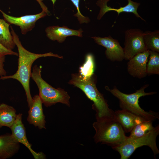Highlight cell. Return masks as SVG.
I'll list each match as a JSON object with an SVG mask.
<instances>
[{
  "mask_svg": "<svg viewBox=\"0 0 159 159\" xmlns=\"http://www.w3.org/2000/svg\"><path fill=\"white\" fill-rule=\"evenodd\" d=\"M11 33L13 41L16 46L19 58L18 67L14 74L1 77L0 80H5L9 79H15L21 84L26 95L27 101L29 108L32 106L33 99L31 94L30 89V79L31 77V68L33 62L37 59L41 57H53L63 58V57L51 52L44 54H38L32 52L25 48L22 45L19 36L11 26Z\"/></svg>",
  "mask_w": 159,
  "mask_h": 159,
  "instance_id": "6da1fadb",
  "label": "cell"
},
{
  "mask_svg": "<svg viewBox=\"0 0 159 159\" xmlns=\"http://www.w3.org/2000/svg\"><path fill=\"white\" fill-rule=\"evenodd\" d=\"M92 76L85 78L80 74H72L68 83L80 89L93 102L92 108L96 112V120L114 117V111L109 108L103 95L98 90Z\"/></svg>",
  "mask_w": 159,
  "mask_h": 159,
  "instance_id": "7a4b0ae2",
  "label": "cell"
},
{
  "mask_svg": "<svg viewBox=\"0 0 159 159\" xmlns=\"http://www.w3.org/2000/svg\"><path fill=\"white\" fill-rule=\"evenodd\" d=\"M92 126L95 131L93 139L96 143H101L112 148L121 144L128 137L114 117L96 120Z\"/></svg>",
  "mask_w": 159,
  "mask_h": 159,
  "instance_id": "3957f363",
  "label": "cell"
},
{
  "mask_svg": "<svg viewBox=\"0 0 159 159\" xmlns=\"http://www.w3.org/2000/svg\"><path fill=\"white\" fill-rule=\"evenodd\" d=\"M148 86V84L145 85L135 92L129 94L121 92L115 86L112 89L107 86H105V88L119 99L120 107L121 109L129 111L146 120L153 121L159 119L158 113L152 111H145L139 104V99L141 97L156 93L155 92H145V89Z\"/></svg>",
  "mask_w": 159,
  "mask_h": 159,
  "instance_id": "277c9868",
  "label": "cell"
},
{
  "mask_svg": "<svg viewBox=\"0 0 159 159\" xmlns=\"http://www.w3.org/2000/svg\"><path fill=\"white\" fill-rule=\"evenodd\" d=\"M42 69L41 66H34L31 77L38 87L42 103L47 107L59 102L70 106V97L67 92L61 88H55L45 81L42 77Z\"/></svg>",
  "mask_w": 159,
  "mask_h": 159,
  "instance_id": "5b68a950",
  "label": "cell"
},
{
  "mask_svg": "<svg viewBox=\"0 0 159 159\" xmlns=\"http://www.w3.org/2000/svg\"><path fill=\"white\" fill-rule=\"evenodd\" d=\"M159 134V125H158L142 136L135 138L128 136L121 144L112 148L119 153L120 159H127L136 149L147 146L152 150L155 158L156 155L159 153L156 143V138Z\"/></svg>",
  "mask_w": 159,
  "mask_h": 159,
  "instance_id": "8992f818",
  "label": "cell"
},
{
  "mask_svg": "<svg viewBox=\"0 0 159 159\" xmlns=\"http://www.w3.org/2000/svg\"><path fill=\"white\" fill-rule=\"evenodd\" d=\"M143 32L137 28L128 29L125 31L123 48L126 60H128L137 54L148 50L143 39Z\"/></svg>",
  "mask_w": 159,
  "mask_h": 159,
  "instance_id": "52a82bcc",
  "label": "cell"
},
{
  "mask_svg": "<svg viewBox=\"0 0 159 159\" xmlns=\"http://www.w3.org/2000/svg\"><path fill=\"white\" fill-rule=\"evenodd\" d=\"M0 11L4 19L9 25L14 24L19 26L21 34L23 35L26 34L34 28L35 23L38 20L48 14L46 12L42 10L40 13L35 14L16 17L6 14L0 9Z\"/></svg>",
  "mask_w": 159,
  "mask_h": 159,
  "instance_id": "ba28073f",
  "label": "cell"
},
{
  "mask_svg": "<svg viewBox=\"0 0 159 159\" xmlns=\"http://www.w3.org/2000/svg\"><path fill=\"white\" fill-rule=\"evenodd\" d=\"M91 37L97 44L106 48L105 54L107 58L110 61L121 62L124 59L123 48L117 39L113 38L110 35L104 37Z\"/></svg>",
  "mask_w": 159,
  "mask_h": 159,
  "instance_id": "9c48e42d",
  "label": "cell"
},
{
  "mask_svg": "<svg viewBox=\"0 0 159 159\" xmlns=\"http://www.w3.org/2000/svg\"><path fill=\"white\" fill-rule=\"evenodd\" d=\"M22 115L21 113L17 114L14 122L10 127L12 135L18 143L23 144L28 149L34 159H45V155L44 153H37L32 148V145L26 138L25 128L22 121Z\"/></svg>",
  "mask_w": 159,
  "mask_h": 159,
  "instance_id": "30bf717a",
  "label": "cell"
},
{
  "mask_svg": "<svg viewBox=\"0 0 159 159\" xmlns=\"http://www.w3.org/2000/svg\"><path fill=\"white\" fill-rule=\"evenodd\" d=\"M149 50L139 53L128 60L127 71L134 77L141 79L145 77L146 65L149 55Z\"/></svg>",
  "mask_w": 159,
  "mask_h": 159,
  "instance_id": "8fae6325",
  "label": "cell"
},
{
  "mask_svg": "<svg viewBox=\"0 0 159 159\" xmlns=\"http://www.w3.org/2000/svg\"><path fill=\"white\" fill-rule=\"evenodd\" d=\"M32 99V104L28 112L27 121L29 124L38 127L39 129H46L45 117L43 112L42 101L38 95H35Z\"/></svg>",
  "mask_w": 159,
  "mask_h": 159,
  "instance_id": "7c38bea8",
  "label": "cell"
},
{
  "mask_svg": "<svg viewBox=\"0 0 159 159\" xmlns=\"http://www.w3.org/2000/svg\"><path fill=\"white\" fill-rule=\"evenodd\" d=\"M83 31L81 29L76 30L69 29L66 26H49L45 30L46 36L49 39L56 40L60 43L64 42L67 37L70 36L82 37Z\"/></svg>",
  "mask_w": 159,
  "mask_h": 159,
  "instance_id": "4fadbf2b",
  "label": "cell"
},
{
  "mask_svg": "<svg viewBox=\"0 0 159 159\" xmlns=\"http://www.w3.org/2000/svg\"><path fill=\"white\" fill-rule=\"evenodd\" d=\"M110 0H99L97 2L96 4L100 7V9L97 17L98 19L100 20L106 12L110 11H114L117 13L118 16L121 12L132 13L137 18H140L142 20L145 21L139 15L137 12L138 9L140 5V3L134 2L131 0H127L128 3L126 5L123 7H121L118 9H115L107 6V2Z\"/></svg>",
  "mask_w": 159,
  "mask_h": 159,
  "instance_id": "5bb4252c",
  "label": "cell"
},
{
  "mask_svg": "<svg viewBox=\"0 0 159 159\" xmlns=\"http://www.w3.org/2000/svg\"><path fill=\"white\" fill-rule=\"evenodd\" d=\"M114 118L120 123L125 132H130L137 124L146 120L127 110L114 111Z\"/></svg>",
  "mask_w": 159,
  "mask_h": 159,
  "instance_id": "9a60e30c",
  "label": "cell"
},
{
  "mask_svg": "<svg viewBox=\"0 0 159 159\" xmlns=\"http://www.w3.org/2000/svg\"><path fill=\"white\" fill-rule=\"evenodd\" d=\"M19 143L12 134L0 136V159L11 158L18 151Z\"/></svg>",
  "mask_w": 159,
  "mask_h": 159,
  "instance_id": "2e32d148",
  "label": "cell"
},
{
  "mask_svg": "<svg viewBox=\"0 0 159 159\" xmlns=\"http://www.w3.org/2000/svg\"><path fill=\"white\" fill-rule=\"evenodd\" d=\"M16 110L5 103L0 104V128L6 126L10 128L17 116Z\"/></svg>",
  "mask_w": 159,
  "mask_h": 159,
  "instance_id": "e0dca14e",
  "label": "cell"
},
{
  "mask_svg": "<svg viewBox=\"0 0 159 159\" xmlns=\"http://www.w3.org/2000/svg\"><path fill=\"white\" fill-rule=\"evenodd\" d=\"M9 25L4 19H0V43L7 49L12 50L16 45L9 31Z\"/></svg>",
  "mask_w": 159,
  "mask_h": 159,
  "instance_id": "ac0fdd59",
  "label": "cell"
},
{
  "mask_svg": "<svg viewBox=\"0 0 159 159\" xmlns=\"http://www.w3.org/2000/svg\"><path fill=\"white\" fill-rule=\"evenodd\" d=\"M143 39L148 50L159 53V31L143 32Z\"/></svg>",
  "mask_w": 159,
  "mask_h": 159,
  "instance_id": "d6986e66",
  "label": "cell"
},
{
  "mask_svg": "<svg viewBox=\"0 0 159 159\" xmlns=\"http://www.w3.org/2000/svg\"><path fill=\"white\" fill-rule=\"evenodd\" d=\"M153 122L151 120H145L137 124L130 132L129 137L135 138L144 135L153 129L154 127L153 126Z\"/></svg>",
  "mask_w": 159,
  "mask_h": 159,
  "instance_id": "ffe728a7",
  "label": "cell"
},
{
  "mask_svg": "<svg viewBox=\"0 0 159 159\" xmlns=\"http://www.w3.org/2000/svg\"><path fill=\"white\" fill-rule=\"evenodd\" d=\"M146 65L147 75L159 74V53L149 50Z\"/></svg>",
  "mask_w": 159,
  "mask_h": 159,
  "instance_id": "44dd1931",
  "label": "cell"
},
{
  "mask_svg": "<svg viewBox=\"0 0 159 159\" xmlns=\"http://www.w3.org/2000/svg\"><path fill=\"white\" fill-rule=\"evenodd\" d=\"M95 65L93 55L91 54H87L85 63L80 68L79 72L82 76L89 78L94 75Z\"/></svg>",
  "mask_w": 159,
  "mask_h": 159,
  "instance_id": "7402d4cb",
  "label": "cell"
},
{
  "mask_svg": "<svg viewBox=\"0 0 159 159\" xmlns=\"http://www.w3.org/2000/svg\"><path fill=\"white\" fill-rule=\"evenodd\" d=\"M42 1L43 0H41ZM52 2L53 4L57 0H50ZM75 6L77 10V12L76 14L74 15V16L77 17L78 20L79 21L80 24H81L83 23H87L90 21V19L88 17L85 16H83L81 13L80 10L79 3L80 0H70Z\"/></svg>",
  "mask_w": 159,
  "mask_h": 159,
  "instance_id": "603a6c76",
  "label": "cell"
},
{
  "mask_svg": "<svg viewBox=\"0 0 159 159\" xmlns=\"http://www.w3.org/2000/svg\"><path fill=\"white\" fill-rule=\"evenodd\" d=\"M0 55H13L18 56V53L4 47L0 43Z\"/></svg>",
  "mask_w": 159,
  "mask_h": 159,
  "instance_id": "cb8c5ba5",
  "label": "cell"
},
{
  "mask_svg": "<svg viewBox=\"0 0 159 159\" xmlns=\"http://www.w3.org/2000/svg\"><path fill=\"white\" fill-rule=\"evenodd\" d=\"M5 55H0V76L6 75V72L4 68V63L5 62Z\"/></svg>",
  "mask_w": 159,
  "mask_h": 159,
  "instance_id": "d4e9b609",
  "label": "cell"
},
{
  "mask_svg": "<svg viewBox=\"0 0 159 159\" xmlns=\"http://www.w3.org/2000/svg\"><path fill=\"white\" fill-rule=\"evenodd\" d=\"M40 4L42 10L46 12L48 14L49 13V11L47 9V7L44 5L43 3L39 0H36Z\"/></svg>",
  "mask_w": 159,
  "mask_h": 159,
  "instance_id": "484cf974",
  "label": "cell"
}]
</instances>
